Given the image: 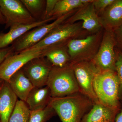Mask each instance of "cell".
<instances>
[{"instance_id": "1", "label": "cell", "mask_w": 122, "mask_h": 122, "mask_svg": "<svg viewBox=\"0 0 122 122\" xmlns=\"http://www.w3.org/2000/svg\"><path fill=\"white\" fill-rule=\"evenodd\" d=\"M92 101L81 93L52 98L50 105L54 109L62 122H81Z\"/></svg>"}, {"instance_id": "2", "label": "cell", "mask_w": 122, "mask_h": 122, "mask_svg": "<svg viewBox=\"0 0 122 122\" xmlns=\"http://www.w3.org/2000/svg\"><path fill=\"white\" fill-rule=\"evenodd\" d=\"M82 28L81 21L63 23L49 33L39 43L25 50H42L60 46L66 45L71 40L84 38L90 35Z\"/></svg>"}, {"instance_id": "3", "label": "cell", "mask_w": 122, "mask_h": 122, "mask_svg": "<svg viewBox=\"0 0 122 122\" xmlns=\"http://www.w3.org/2000/svg\"><path fill=\"white\" fill-rule=\"evenodd\" d=\"M119 83L116 71H99L93 81V87L100 103L117 110L119 106Z\"/></svg>"}, {"instance_id": "4", "label": "cell", "mask_w": 122, "mask_h": 122, "mask_svg": "<svg viewBox=\"0 0 122 122\" xmlns=\"http://www.w3.org/2000/svg\"><path fill=\"white\" fill-rule=\"evenodd\" d=\"M46 86L50 90L52 98L80 93L71 63L62 68L52 67Z\"/></svg>"}, {"instance_id": "5", "label": "cell", "mask_w": 122, "mask_h": 122, "mask_svg": "<svg viewBox=\"0 0 122 122\" xmlns=\"http://www.w3.org/2000/svg\"><path fill=\"white\" fill-rule=\"evenodd\" d=\"M104 29L92 34L84 38L71 40L67 45L71 63L83 61H92L100 46Z\"/></svg>"}, {"instance_id": "6", "label": "cell", "mask_w": 122, "mask_h": 122, "mask_svg": "<svg viewBox=\"0 0 122 122\" xmlns=\"http://www.w3.org/2000/svg\"><path fill=\"white\" fill-rule=\"evenodd\" d=\"M77 9L63 15L50 24H44L26 32L11 45L14 53L26 50L39 43L51 30L64 23Z\"/></svg>"}, {"instance_id": "7", "label": "cell", "mask_w": 122, "mask_h": 122, "mask_svg": "<svg viewBox=\"0 0 122 122\" xmlns=\"http://www.w3.org/2000/svg\"><path fill=\"white\" fill-rule=\"evenodd\" d=\"M80 93L89 98L94 103L99 102L93 87V81L96 74L100 71L92 61H83L71 63Z\"/></svg>"}, {"instance_id": "8", "label": "cell", "mask_w": 122, "mask_h": 122, "mask_svg": "<svg viewBox=\"0 0 122 122\" xmlns=\"http://www.w3.org/2000/svg\"><path fill=\"white\" fill-rule=\"evenodd\" d=\"M0 10L5 20V29L30 25L37 21L21 0H0Z\"/></svg>"}, {"instance_id": "9", "label": "cell", "mask_w": 122, "mask_h": 122, "mask_svg": "<svg viewBox=\"0 0 122 122\" xmlns=\"http://www.w3.org/2000/svg\"><path fill=\"white\" fill-rule=\"evenodd\" d=\"M115 48L112 30L104 29L99 49L94 58L92 60L100 71H115Z\"/></svg>"}, {"instance_id": "10", "label": "cell", "mask_w": 122, "mask_h": 122, "mask_svg": "<svg viewBox=\"0 0 122 122\" xmlns=\"http://www.w3.org/2000/svg\"><path fill=\"white\" fill-rule=\"evenodd\" d=\"M52 67L45 57L41 56L31 59L21 69L34 87H41L47 85Z\"/></svg>"}, {"instance_id": "11", "label": "cell", "mask_w": 122, "mask_h": 122, "mask_svg": "<svg viewBox=\"0 0 122 122\" xmlns=\"http://www.w3.org/2000/svg\"><path fill=\"white\" fill-rule=\"evenodd\" d=\"M42 55L41 50H25L10 55L0 65V79L8 81L11 76L29 61Z\"/></svg>"}, {"instance_id": "12", "label": "cell", "mask_w": 122, "mask_h": 122, "mask_svg": "<svg viewBox=\"0 0 122 122\" xmlns=\"http://www.w3.org/2000/svg\"><path fill=\"white\" fill-rule=\"evenodd\" d=\"M81 21L82 28L90 33H95L103 29L93 2L84 5L64 23L73 24Z\"/></svg>"}, {"instance_id": "13", "label": "cell", "mask_w": 122, "mask_h": 122, "mask_svg": "<svg viewBox=\"0 0 122 122\" xmlns=\"http://www.w3.org/2000/svg\"><path fill=\"white\" fill-rule=\"evenodd\" d=\"M8 82L3 81L0 85V120L9 122L18 100Z\"/></svg>"}, {"instance_id": "14", "label": "cell", "mask_w": 122, "mask_h": 122, "mask_svg": "<svg viewBox=\"0 0 122 122\" xmlns=\"http://www.w3.org/2000/svg\"><path fill=\"white\" fill-rule=\"evenodd\" d=\"M104 29L112 30L122 25V0H114L98 15Z\"/></svg>"}, {"instance_id": "15", "label": "cell", "mask_w": 122, "mask_h": 122, "mask_svg": "<svg viewBox=\"0 0 122 122\" xmlns=\"http://www.w3.org/2000/svg\"><path fill=\"white\" fill-rule=\"evenodd\" d=\"M52 20H54L51 18L46 20L36 21L30 25H17L11 27L8 32L0 33V49L8 47L10 45H12L29 30L35 27L48 24Z\"/></svg>"}, {"instance_id": "16", "label": "cell", "mask_w": 122, "mask_h": 122, "mask_svg": "<svg viewBox=\"0 0 122 122\" xmlns=\"http://www.w3.org/2000/svg\"><path fill=\"white\" fill-rule=\"evenodd\" d=\"M8 82L19 100L25 102L29 94L34 87L21 69L13 75Z\"/></svg>"}, {"instance_id": "17", "label": "cell", "mask_w": 122, "mask_h": 122, "mask_svg": "<svg viewBox=\"0 0 122 122\" xmlns=\"http://www.w3.org/2000/svg\"><path fill=\"white\" fill-rule=\"evenodd\" d=\"M52 98L50 90L47 86L34 87L29 94L25 102L30 111L39 110L48 106Z\"/></svg>"}, {"instance_id": "18", "label": "cell", "mask_w": 122, "mask_h": 122, "mask_svg": "<svg viewBox=\"0 0 122 122\" xmlns=\"http://www.w3.org/2000/svg\"><path fill=\"white\" fill-rule=\"evenodd\" d=\"M116 111L100 102L94 103L92 109L85 115L81 122H114Z\"/></svg>"}, {"instance_id": "19", "label": "cell", "mask_w": 122, "mask_h": 122, "mask_svg": "<svg viewBox=\"0 0 122 122\" xmlns=\"http://www.w3.org/2000/svg\"><path fill=\"white\" fill-rule=\"evenodd\" d=\"M42 56L53 67L62 68L71 63L67 45L52 47L42 50Z\"/></svg>"}, {"instance_id": "20", "label": "cell", "mask_w": 122, "mask_h": 122, "mask_svg": "<svg viewBox=\"0 0 122 122\" xmlns=\"http://www.w3.org/2000/svg\"><path fill=\"white\" fill-rule=\"evenodd\" d=\"M83 5L81 0H58L51 18L56 20Z\"/></svg>"}, {"instance_id": "21", "label": "cell", "mask_w": 122, "mask_h": 122, "mask_svg": "<svg viewBox=\"0 0 122 122\" xmlns=\"http://www.w3.org/2000/svg\"><path fill=\"white\" fill-rule=\"evenodd\" d=\"M26 9L36 20H44L46 0H21Z\"/></svg>"}, {"instance_id": "22", "label": "cell", "mask_w": 122, "mask_h": 122, "mask_svg": "<svg viewBox=\"0 0 122 122\" xmlns=\"http://www.w3.org/2000/svg\"><path fill=\"white\" fill-rule=\"evenodd\" d=\"M30 112L25 102L18 100L9 122H28Z\"/></svg>"}, {"instance_id": "23", "label": "cell", "mask_w": 122, "mask_h": 122, "mask_svg": "<svg viewBox=\"0 0 122 122\" xmlns=\"http://www.w3.org/2000/svg\"><path fill=\"white\" fill-rule=\"evenodd\" d=\"M56 114L49 104L42 110L30 111L28 122H46Z\"/></svg>"}, {"instance_id": "24", "label": "cell", "mask_w": 122, "mask_h": 122, "mask_svg": "<svg viewBox=\"0 0 122 122\" xmlns=\"http://www.w3.org/2000/svg\"><path fill=\"white\" fill-rule=\"evenodd\" d=\"M116 53V60L115 63V71L117 73L119 81V96H122V52L115 48Z\"/></svg>"}, {"instance_id": "25", "label": "cell", "mask_w": 122, "mask_h": 122, "mask_svg": "<svg viewBox=\"0 0 122 122\" xmlns=\"http://www.w3.org/2000/svg\"><path fill=\"white\" fill-rule=\"evenodd\" d=\"M114 1V0H94L93 4L98 15L102 13Z\"/></svg>"}, {"instance_id": "26", "label": "cell", "mask_w": 122, "mask_h": 122, "mask_svg": "<svg viewBox=\"0 0 122 122\" xmlns=\"http://www.w3.org/2000/svg\"><path fill=\"white\" fill-rule=\"evenodd\" d=\"M116 47L122 52V25L112 30Z\"/></svg>"}, {"instance_id": "27", "label": "cell", "mask_w": 122, "mask_h": 122, "mask_svg": "<svg viewBox=\"0 0 122 122\" xmlns=\"http://www.w3.org/2000/svg\"><path fill=\"white\" fill-rule=\"evenodd\" d=\"M58 1V0H46L44 20H46L51 18V14Z\"/></svg>"}, {"instance_id": "28", "label": "cell", "mask_w": 122, "mask_h": 122, "mask_svg": "<svg viewBox=\"0 0 122 122\" xmlns=\"http://www.w3.org/2000/svg\"><path fill=\"white\" fill-rule=\"evenodd\" d=\"M14 53L13 48L11 46L0 49V65L7 57Z\"/></svg>"}, {"instance_id": "29", "label": "cell", "mask_w": 122, "mask_h": 122, "mask_svg": "<svg viewBox=\"0 0 122 122\" xmlns=\"http://www.w3.org/2000/svg\"><path fill=\"white\" fill-rule=\"evenodd\" d=\"M115 121V122H122V109L120 112L116 115Z\"/></svg>"}, {"instance_id": "30", "label": "cell", "mask_w": 122, "mask_h": 122, "mask_svg": "<svg viewBox=\"0 0 122 122\" xmlns=\"http://www.w3.org/2000/svg\"><path fill=\"white\" fill-rule=\"evenodd\" d=\"M5 20L0 10V25L5 24Z\"/></svg>"}, {"instance_id": "31", "label": "cell", "mask_w": 122, "mask_h": 122, "mask_svg": "<svg viewBox=\"0 0 122 122\" xmlns=\"http://www.w3.org/2000/svg\"><path fill=\"white\" fill-rule=\"evenodd\" d=\"M94 0H81V2L83 5L87 4L93 2Z\"/></svg>"}, {"instance_id": "32", "label": "cell", "mask_w": 122, "mask_h": 122, "mask_svg": "<svg viewBox=\"0 0 122 122\" xmlns=\"http://www.w3.org/2000/svg\"><path fill=\"white\" fill-rule=\"evenodd\" d=\"M3 81H2V80H1V79H0V85L1 83H2V82H3Z\"/></svg>"}, {"instance_id": "33", "label": "cell", "mask_w": 122, "mask_h": 122, "mask_svg": "<svg viewBox=\"0 0 122 122\" xmlns=\"http://www.w3.org/2000/svg\"></svg>"}]
</instances>
